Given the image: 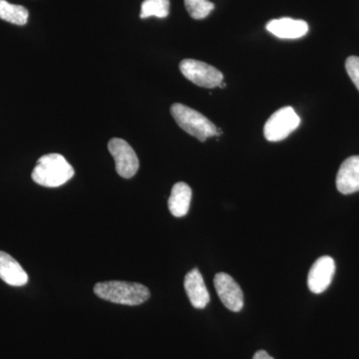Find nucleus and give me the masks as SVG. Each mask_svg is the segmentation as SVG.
<instances>
[{
	"instance_id": "obj_1",
	"label": "nucleus",
	"mask_w": 359,
	"mask_h": 359,
	"mask_svg": "<svg viewBox=\"0 0 359 359\" xmlns=\"http://www.w3.org/2000/svg\"><path fill=\"white\" fill-rule=\"evenodd\" d=\"M94 292L104 301L124 306H139L151 297L147 287L137 283L109 280L96 283Z\"/></svg>"
},
{
	"instance_id": "obj_2",
	"label": "nucleus",
	"mask_w": 359,
	"mask_h": 359,
	"mask_svg": "<svg viewBox=\"0 0 359 359\" xmlns=\"http://www.w3.org/2000/svg\"><path fill=\"white\" fill-rule=\"evenodd\" d=\"M74 176V169L60 154H48L37 161L32 180L40 186L56 188L65 185Z\"/></svg>"
},
{
	"instance_id": "obj_3",
	"label": "nucleus",
	"mask_w": 359,
	"mask_h": 359,
	"mask_svg": "<svg viewBox=\"0 0 359 359\" xmlns=\"http://www.w3.org/2000/svg\"><path fill=\"white\" fill-rule=\"evenodd\" d=\"M171 114L180 128L201 142H205L210 137L222 135L221 130L207 117L183 104H173L171 106Z\"/></svg>"
},
{
	"instance_id": "obj_4",
	"label": "nucleus",
	"mask_w": 359,
	"mask_h": 359,
	"mask_svg": "<svg viewBox=\"0 0 359 359\" xmlns=\"http://www.w3.org/2000/svg\"><path fill=\"white\" fill-rule=\"evenodd\" d=\"M301 124V118L294 108L283 107L269 118L264 125V135L269 142L285 140Z\"/></svg>"
},
{
	"instance_id": "obj_5",
	"label": "nucleus",
	"mask_w": 359,
	"mask_h": 359,
	"mask_svg": "<svg viewBox=\"0 0 359 359\" xmlns=\"http://www.w3.org/2000/svg\"><path fill=\"white\" fill-rule=\"evenodd\" d=\"M180 71L189 81L203 88H215L224 80L223 73L214 66L194 59L181 61Z\"/></svg>"
},
{
	"instance_id": "obj_6",
	"label": "nucleus",
	"mask_w": 359,
	"mask_h": 359,
	"mask_svg": "<svg viewBox=\"0 0 359 359\" xmlns=\"http://www.w3.org/2000/svg\"><path fill=\"white\" fill-rule=\"evenodd\" d=\"M108 149L114 158L118 175L125 179L134 177L139 169V159L133 148L123 139L113 138L108 143Z\"/></svg>"
},
{
	"instance_id": "obj_7",
	"label": "nucleus",
	"mask_w": 359,
	"mask_h": 359,
	"mask_svg": "<svg viewBox=\"0 0 359 359\" xmlns=\"http://www.w3.org/2000/svg\"><path fill=\"white\" fill-rule=\"evenodd\" d=\"M215 287L224 306L233 313L242 311L244 306V294L240 285L230 275L219 273L215 276Z\"/></svg>"
},
{
	"instance_id": "obj_8",
	"label": "nucleus",
	"mask_w": 359,
	"mask_h": 359,
	"mask_svg": "<svg viewBox=\"0 0 359 359\" xmlns=\"http://www.w3.org/2000/svg\"><path fill=\"white\" fill-rule=\"evenodd\" d=\"M335 273V263L332 257L323 256L316 259L309 269L308 285L311 292L323 294L332 282Z\"/></svg>"
},
{
	"instance_id": "obj_9",
	"label": "nucleus",
	"mask_w": 359,
	"mask_h": 359,
	"mask_svg": "<svg viewBox=\"0 0 359 359\" xmlns=\"http://www.w3.org/2000/svg\"><path fill=\"white\" fill-rule=\"evenodd\" d=\"M337 190L344 195H351L359 191V156L347 158L337 176Z\"/></svg>"
},
{
	"instance_id": "obj_10",
	"label": "nucleus",
	"mask_w": 359,
	"mask_h": 359,
	"mask_svg": "<svg viewBox=\"0 0 359 359\" xmlns=\"http://www.w3.org/2000/svg\"><path fill=\"white\" fill-rule=\"evenodd\" d=\"M184 287L194 308L202 309L208 306L210 294L199 269H194L187 273Z\"/></svg>"
},
{
	"instance_id": "obj_11",
	"label": "nucleus",
	"mask_w": 359,
	"mask_h": 359,
	"mask_svg": "<svg viewBox=\"0 0 359 359\" xmlns=\"http://www.w3.org/2000/svg\"><path fill=\"white\" fill-rule=\"evenodd\" d=\"M266 27L271 34L282 39H301L309 32V25L306 21L289 18L271 20Z\"/></svg>"
},
{
	"instance_id": "obj_12",
	"label": "nucleus",
	"mask_w": 359,
	"mask_h": 359,
	"mask_svg": "<svg viewBox=\"0 0 359 359\" xmlns=\"http://www.w3.org/2000/svg\"><path fill=\"white\" fill-rule=\"evenodd\" d=\"M0 278L13 287H23L28 282V276L20 263L6 252L0 250Z\"/></svg>"
},
{
	"instance_id": "obj_13",
	"label": "nucleus",
	"mask_w": 359,
	"mask_h": 359,
	"mask_svg": "<svg viewBox=\"0 0 359 359\" xmlns=\"http://www.w3.org/2000/svg\"><path fill=\"white\" fill-rule=\"evenodd\" d=\"M191 200H192V189L188 184L179 182L172 188L171 195L168 200V207L174 217L181 218L188 214Z\"/></svg>"
},
{
	"instance_id": "obj_14",
	"label": "nucleus",
	"mask_w": 359,
	"mask_h": 359,
	"mask_svg": "<svg viewBox=\"0 0 359 359\" xmlns=\"http://www.w3.org/2000/svg\"><path fill=\"white\" fill-rule=\"evenodd\" d=\"M29 13L25 6L9 4L6 0H0V20L15 25H25Z\"/></svg>"
},
{
	"instance_id": "obj_15",
	"label": "nucleus",
	"mask_w": 359,
	"mask_h": 359,
	"mask_svg": "<svg viewBox=\"0 0 359 359\" xmlns=\"http://www.w3.org/2000/svg\"><path fill=\"white\" fill-rule=\"evenodd\" d=\"M170 0H145L141 6L142 20L156 16L165 18L169 15Z\"/></svg>"
},
{
	"instance_id": "obj_16",
	"label": "nucleus",
	"mask_w": 359,
	"mask_h": 359,
	"mask_svg": "<svg viewBox=\"0 0 359 359\" xmlns=\"http://www.w3.org/2000/svg\"><path fill=\"white\" fill-rule=\"evenodd\" d=\"M187 11L194 20H204L215 9V4L208 0H184Z\"/></svg>"
},
{
	"instance_id": "obj_17",
	"label": "nucleus",
	"mask_w": 359,
	"mask_h": 359,
	"mask_svg": "<svg viewBox=\"0 0 359 359\" xmlns=\"http://www.w3.org/2000/svg\"><path fill=\"white\" fill-rule=\"evenodd\" d=\"M347 74L351 77V81L355 85L359 91V57L351 56L346 62Z\"/></svg>"
},
{
	"instance_id": "obj_18",
	"label": "nucleus",
	"mask_w": 359,
	"mask_h": 359,
	"mask_svg": "<svg viewBox=\"0 0 359 359\" xmlns=\"http://www.w3.org/2000/svg\"><path fill=\"white\" fill-rule=\"evenodd\" d=\"M252 359H273L271 355H269V353L264 351H259L255 353L254 358Z\"/></svg>"
},
{
	"instance_id": "obj_19",
	"label": "nucleus",
	"mask_w": 359,
	"mask_h": 359,
	"mask_svg": "<svg viewBox=\"0 0 359 359\" xmlns=\"http://www.w3.org/2000/svg\"><path fill=\"white\" fill-rule=\"evenodd\" d=\"M219 87H221V88H224V87H226V83H223V82H222V83L219 85Z\"/></svg>"
}]
</instances>
